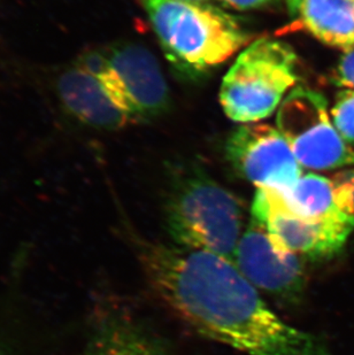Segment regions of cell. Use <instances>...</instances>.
<instances>
[{
  "mask_svg": "<svg viewBox=\"0 0 354 355\" xmlns=\"http://www.w3.org/2000/svg\"><path fill=\"white\" fill-rule=\"evenodd\" d=\"M140 257L152 290L199 335L248 355H332L322 339L282 320L234 262L153 241Z\"/></svg>",
  "mask_w": 354,
  "mask_h": 355,
  "instance_id": "obj_1",
  "label": "cell"
},
{
  "mask_svg": "<svg viewBox=\"0 0 354 355\" xmlns=\"http://www.w3.org/2000/svg\"><path fill=\"white\" fill-rule=\"evenodd\" d=\"M166 57L187 74H201L229 60L250 40L230 14L208 3L142 0Z\"/></svg>",
  "mask_w": 354,
  "mask_h": 355,
  "instance_id": "obj_2",
  "label": "cell"
},
{
  "mask_svg": "<svg viewBox=\"0 0 354 355\" xmlns=\"http://www.w3.org/2000/svg\"><path fill=\"white\" fill-rule=\"evenodd\" d=\"M173 244L234 262L244 234V208L234 193L199 171L180 175L166 205Z\"/></svg>",
  "mask_w": 354,
  "mask_h": 355,
  "instance_id": "obj_3",
  "label": "cell"
},
{
  "mask_svg": "<svg viewBox=\"0 0 354 355\" xmlns=\"http://www.w3.org/2000/svg\"><path fill=\"white\" fill-rule=\"evenodd\" d=\"M297 54L287 43L268 37L251 43L222 80L224 113L245 124L271 116L297 83Z\"/></svg>",
  "mask_w": 354,
  "mask_h": 355,
  "instance_id": "obj_4",
  "label": "cell"
},
{
  "mask_svg": "<svg viewBox=\"0 0 354 355\" xmlns=\"http://www.w3.org/2000/svg\"><path fill=\"white\" fill-rule=\"evenodd\" d=\"M76 62L96 75L133 123L165 114L171 97L157 58L147 47L131 42L87 51Z\"/></svg>",
  "mask_w": 354,
  "mask_h": 355,
  "instance_id": "obj_5",
  "label": "cell"
},
{
  "mask_svg": "<svg viewBox=\"0 0 354 355\" xmlns=\"http://www.w3.org/2000/svg\"><path fill=\"white\" fill-rule=\"evenodd\" d=\"M276 124L301 166L313 171L354 166V150L331 123L327 101L317 91L294 87L280 105Z\"/></svg>",
  "mask_w": 354,
  "mask_h": 355,
  "instance_id": "obj_6",
  "label": "cell"
},
{
  "mask_svg": "<svg viewBox=\"0 0 354 355\" xmlns=\"http://www.w3.org/2000/svg\"><path fill=\"white\" fill-rule=\"evenodd\" d=\"M252 218L264 225L276 250L301 258L324 259L344 248L354 230L353 215L341 213L314 220L291 211L281 192L258 188L252 202Z\"/></svg>",
  "mask_w": 354,
  "mask_h": 355,
  "instance_id": "obj_7",
  "label": "cell"
},
{
  "mask_svg": "<svg viewBox=\"0 0 354 355\" xmlns=\"http://www.w3.org/2000/svg\"><path fill=\"white\" fill-rule=\"evenodd\" d=\"M226 155L233 167L258 188L287 191L301 178V166L278 129L246 123L231 134Z\"/></svg>",
  "mask_w": 354,
  "mask_h": 355,
  "instance_id": "obj_8",
  "label": "cell"
},
{
  "mask_svg": "<svg viewBox=\"0 0 354 355\" xmlns=\"http://www.w3.org/2000/svg\"><path fill=\"white\" fill-rule=\"evenodd\" d=\"M234 263L254 288L274 298L297 302L304 293L303 258L276 250L264 225L253 218L238 243Z\"/></svg>",
  "mask_w": 354,
  "mask_h": 355,
  "instance_id": "obj_9",
  "label": "cell"
},
{
  "mask_svg": "<svg viewBox=\"0 0 354 355\" xmlns=\"http://www.w3.org/2000/svg\"><path fill=\"white\" fill-rule=\"evenodd\" d=\"M57 94L68 114L87 127L114 131L133 123L101 80L76 61L59 75Z\"/></svg>",
  "mask_w": 354,
  "mask_h": 355,
  "instance_id": "obj_10",
  "label": "cell"
},
{
  "mask_svg": "<svg viewBox=\"0 0 354 355\" xmlns=\"http://www.w3.org/2000/svg\"><path fill=\"white\" fill-rule=\"evenodd\" d=\"M296 24L329 46L354 47V0H287Z\"/></svg>",
  "mask_w": 354,
  "mask_h": 355,
  "instance_id": "obj_11",
  "label": "cell"
},
{
  "mask_svg": "<svg viewBox=\"0 0 354 355\" xmlns=\"http://www.w3.org/2000/svg\"><path fill=\"white\" fill-rule=\"evenodd\" d=\"M84 355H168L153 331L131 316H110L101 322Z\"/></svg>",
  "mask_w": 354,
  "mask_h": 355,
  "instance_id": "obj_12",
  "label": "cell"
},
{
  "mask_svg": "<svg viewBox=\"0 0 354 355\" xmlns=\"http://www.w3.org/2000/svg\"><path fill=\"white\" fill-rule=\"evenodd\" d=\"M281 193L291 211L304 218L322 220L345 213L338 205L331 178L321 175H301L289 190Z\"/></svg>",
  "mask_w": 354,
  "mask_h": 355,
  "instance_id": "obj_13",
  "label": "cell"
},
{
  "mask_svg": "<svg viewBox=\"0 0 354 355\" xmlns=\"http://www.w3.org/2000/svg\"><path fill=\"white\" fill-rule=\"evenodd\" d=\"M330 114L338 134L354 150V90L338 92Z\"/></svg>",
  "mask_w": 354,
  "mask_h": 355,
  "instance_id": "obj_14",
  "label": "cell"
},
{
  "mask_svg": "<svg viewBox=\"0 0 354 355\" xmlns=\"http://www.w3.org/2000/svg\"><path fill=\"white\" fill-rule=\"evenodd\" d=\"M330 178L342 211L354 216V168L338 171Z\"/></svg>",
  "mask_w": 354,
  "mask_h": 355,
  "instance_id": "obj_15",
  "label": "cell"
},
{
  "mask_svg": "<svg viewBox=\"0 0 354 355\" xmlns=\"http://www.w3.org/2000/svg\"><path fill=\"white\" fill-rule=\"evenodd\" d=\"M334 83L354 90V47L346 51L335 69Z\"/></svg>",
  "mask_w": 354,
  "mask_h": 355,
  "instance_id": "obj_16",
  "label": "cell"
},
{
  "mask_svg": "<svg viewBox=\"0 0 354 355\" xmlns=\"http://www.w3.org/2000/svg\"><path fill=\"white\" fill-rule=\"evenodd\" d=\"M226 6L237 10H253L271 6L278 0H219Z\"/></svg>",
  "mask_w": 354,
  "mask_h": 355,
  "instance_id": "obj_17",
  "label": "cell"
},
{
  "mask_svg": "<svg viewBox=\"0 0 354 355\" xmlns=\"http://www.w3.org/2000/svg\"><path fill=\"white\" fill-rule=\"evenodd\" d=\"M183 1H189V3H206L208 0H183Z\"/></svg>",
  "mask_w": 354,
  "mask_h": 355,
  "instance_id": "obj_18",
  "label": "cell"
},
{
  "mask_svg": "<svg viewBox=\"0 0 354 355\" xmlns=\"http://www.w3.org/2000/svg\"><path fill=\"white\" fill-rule=\"evenodd\" d=\"M0 355H6V353L3 352V349H0Z\"/></svg>",
  "mask_w": 354,
  "mask_h": 355,
  "instance_id": "obj_19",
  "label": "cell"
}]
</instances>
